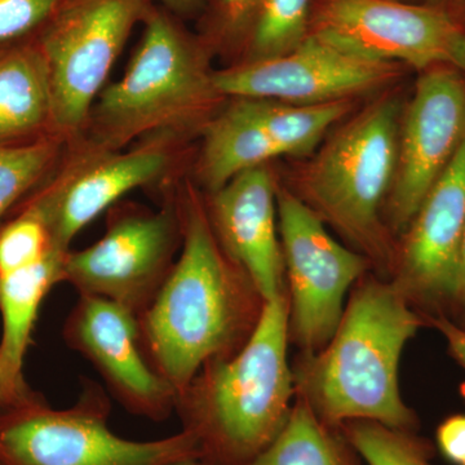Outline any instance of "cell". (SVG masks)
<instances>
[{"label": "cell", "instance_id": "9a60e30c", "mask_svg": "<svg viewBox=\"0 0 465 465\" xmlns=\"http://www.w3.org/2000/svg\"><path fill=\"white\" fill-rule=\"evenodd\" d=\"M63 336L67 347L94 367L128 412L153 421L173 414L176 391L146 360L133 312L108 299L79 295Z\"/></svg>", "mask_w": 465, "mask_h": 465}, {"label": "cell", "instance_id": "f1b7e54d", "mask_svg": "<svg viewBox=\"0 0 465 465\" xmlns=\"http://www.w3.org/2000/svg\"><path fill=\"white\" fill-rule=\"evenodd\" d=\"M450 308L454 309L458 318L454 322L465 330V234L459 252L457 277Z\"/></svg>", "mask_w": 465, "mask_h": 465}, {"label": "cell", "instance_id": "d6986e66", "mask_svg": "<svg viewBox=\"0 0 465 465\" xmlns=\"http://www.w3.org/2000/svg\"><path fill=\"white\" fill-rule=\"evenodd\" d=\"M45 136H54L52 88L38 42L34 38L0 48V145Z\"/></svg>", "mask_w": 465, "mask_h": 465}, {"label": "cell", "instance_id": "4fadbf2b", "mask_svg": "<svg viewBox=\"0 0 465 465\" xmlns=\"http://www.w3.org/2000/svg\"><path fill=\"white\" fill-rule=\"evenodd\" d=\"M397 73V64L348 54L311 33L281 56L243 61L213 73V82L224 97L318 105L375 90Z\"/></svg>", "mask_w": 465, "mask_h": 465}, {"label": "cell", "instance_id": "ffe728a7", "mask_svg": "<svg viewBox=\"0 0 465 465\" xmlns=\"http://www.w3.org/2000/svg\"><path fill=\"white\" fill-rule=\"evenodd\" d=\"M243 465H362L338 428L324 424L304 400L296 399L273 442Z\"/></svg>", "mask_w": 465, "mask_h": 465}, {"label": "cell", "instance_id": "603a6c76", "mask_svg": "<svg viewBox=\"0 0 465 465\" xmlns=\"http://www.w3.org/2000/svg\"><path fill=\"white\" fill-rule=\"evenodd\" d=\"M341 432L367 465H433V446L415 430L370 420L341 425Z\"/></svg>", "mask_w": 465, "mask_h": 465}, {"label": "cell", "instance_id": "cb8c5ba5", "mask_svg": "<svg viewBox=\"0 0 465 465\" xmlns=\"http://www.w3.org/2000/svg\"><path fill=\"white\" fill-rule=\"evenodd\" d=\"M52 249L56 247L45 216L27 202L16 219L0 229V277L38 264Z\"/></svg>", "mask_w": 465, "mask_h": 465}, {"label": "cell", "instance_id": "484cf974", "mask_svg": "<svg viewBox=\"0 0 465 465\" xmlns=\"http://www.w3.org/2000/svg\"><path fill=\"white\" fill-rule=\"evenodd\" d=\"M436 445L443 458L454 465H465V415L449 416L436 430Z\"/></svg>", "mask_w": 465, "mask_h": 465}, {"label": "cell", "instance_id": "8992f818", "mask_svg": "<svg viewBox=\"0 0 465 465\" xmlns=\"http://www.w3.org/2000/svg\"><path fill=\"white\" fill-rule=\"evenodd\" d=\"M110 411L108 394L87 379L69 409H52L35 391L0 406V465H167L200 459L191 433L125 440L109 430Z\"/></svg>", "mask_w": 465, "mask_h": 465}, {"label": "cell", "instance_id": "d6a6232c", "mask_svg": "<svg viewBox=\"0 0 465 465\" xmlns=\"http://www.w3.org/2000/svg\"><path fill=\"white\" fill-rule=\"evenodd\" d=\"M406 2H412V3H414V0H406Z\"/></svg>", "mask_w": 465, "mask_h": 465}, {"label": "cell", "instance_id": "52a82bcc", "mask_svg": "<svg viewBox=\"0 0 465 465\" xmlns=\"http://www.w3.org/2000/svg\"><path fill=\"white\" fill-rule=\"evenodd\" d=\"M143 0H64L36 36L50 72L52 131L72 143L84 134L110 72L143 23Z\"/></svg>", "mask_w": 465, "mask_h": 465}, {"label": "cell", "instance_id": "7a4b0ae2", "mask_svg": "<svg viewBox=\"0 0 465 465\" xmlns=\"http://www.w3.org/2000/svg\"><path fill=\"white\" fill-rule=\"evenodd\" d=\"M423 323L391 281H361L329 344L296 363L298 397L338 430L348 421L370 420L416 430L418 418L401 397L399 366Z\"/></svg>", "mask_w": 465, "mask_h": 465}, {"label": "cell", "instance_id": "44dd1931", "mask_svg": "<svg viewBox=\"0 0 465 465\" xmlns=\"http://www.w3.org/2000/svg\"><path fill=\"white\" fill-rule=\"evenodd\" d=\"M312 0H258L251 17L247 58L281 56L311 34Z\"/></svg>", "mask_w": 465, "mask_h": 465}, {"label": "cell", "instance_id": "4dcf8cb0", "mask_svg": "<svg viewBox=\"0 0 465 465\" xmlns=\"http://www.w3.org/2000/svg\"><path fill=\"white\" fill-rule=\"evenodd\" d=\"M12 399L9 396L7 387H5V379H3L2 366H0V406L12 405Z\"/></svg>", "mask_w": 465, "mask_h": 465}, {"label": "cell", "instance_id": "8fae6325", "mask_svg": "<svg viewBox=\"0 0 465 465\" xmlns=\"http://www.w3.org/2000/svg\"><path fill=\"white\" fill-rule=\"evenodd\" d=\"M278 229L290 287V333L307 354L331 341L349 289L369 260L333 240L323 220L298 195L278 191Z\"/></svg>", "mask_w": 465, "mask_h": 465}, {"label": "cell", "instance_id": "277c9868", "mask_svg": "<svg viewBox=\"0 0 465 465\" xmlns=\"http://www.w3.org/2000/svg\"><path fill=\"white\" fill-rule=\"evenodd\" d=\"M143 33L124 75L92 106L85 142L124 150L157 134L188 140L203 133L226 99L217 91L206 47L170 11L150 5Z\"/></svg>", "mask_w": 465, "mask_h": 465}, {"label": "cell", "instance_id": "9c48e42d", "mask_svg": "<svg viewBox=\"0 0 465 465\" xmlns=\"http://www.w3.org/2000/svg\"><path fill=\"white\" fill-rule=\"evenodd\" d=\"M185 143L173 134H157L124 150L94 148L84 137L67 143L56 173L29 201L45 216L54 246L72 250L75 235L128 193L168 185Z\"/></svg>", "mask_w": 465, "mask_h": 465}, {"label": "cell", "instance_id": "30bf717a", "mask_svg": "<svg viewBox=\"0 0 465 465\" xmlns=\"http://www.w3.org/2000/svg\"><path fill=\"white\" fill-rule=\"evenodd\" d=\"M311 33L367 60L465 70V27L448 9L406 0H322Z\"/></svg>", "mask_w": 465, "mask_h": 465}, {"label": "cell", "instance_id": "7c38bea8", "mask_svg": "<svg viewBox=\"0 0 465 465\" xmlns=\"http://www.w3.org/2000/svg\"><path fill=\"white\" fill-rule=\"evenodd\" d=\"M351 109L349 100L318 105L235 97L208 122L202 136L198 179L210 193L244 171L281 155L312 152Z\"/></svg>", "mask_w": 465, "mask_h": 465}, {"label": "cell", "instance_id": "ba28073f", "mask_svg": "<svg viewBox=\"0 0 465 465\" xmlns=\"http://www.w3.org/2000/svg\"><path fill=\"white\" fill-rule=\"evenodd\" d=\"M182 243L174 191L155 211L116 203L101 240L84 250L67 251L63 282L79 295L108 299L139 317L166 281Z\"/></svg>", "mask_w": 465, "mask_h": 465}, {"label": "cell", "instance_id": "6da1fadb", "mask_svg": "<svg viewBox=\"0 0 465 465\" xmlns=\"http://www.w3.org/2000/svg\"><path fill=\"white\" fill-rule=\"evenodd\" d=\"M174 198L182 249L137 320L146 360L177 396L202 367L241 351L258 326L265 300L226 252L195 186L174 183Z\"/></svg>", "mask_w": 465, "mask_h": 465}, {"label": "cell", "instance_id": "e0dca14e", "mask_svg": "<svg viewBox=\"0 0 465 465\" xmlns=\"http://www.w3.org/2000/svg\"><path fill=\"white\" fill-rule=\"evenodd\" d=\"M277 194L271 171L259 166L210 193L206 203L226 252L249 274L265 302L287 293Z\"/></svg>", "mask_w": 465, "mask_h": 465}, {"label": "cell", "instance_id": "f546056e", "mask_svg": "<svg viewBox=\"0 0 465 465\" xmlns=\"http://www.w3.org/2000/svg\"><path fill=\"white\" fill-rule=\"evenodd\" d=\"M149 5H159L166 8L171 14H188L201 5L202 0H143Z\"/></svg>", "mask_w": 465, "mask_h": 465}, {"label": "cell", "instance_id": "5b68a950", "mask_svg": "<svg viewBox=\"0 0 465 465\" xmlns=\"http://www.w3.org/2000/svg\"><path fill=\"white\" fill-rule=\"evenodd\" d=\"M399 105L379 101L341 128L300 180V200L391 273L396 255L381 220L399 162Z\"/></svg>", "mask_w": 465, "mask_h": 465}, {"label": "cell", "instance_id": "3957f363", "mask_svg": "<svg viewBox=\"0 0 465 465\" xmlns=\"http://www.w3.org/2000/svg\"><path fill=\"white\" fill-rule=\"evenodd\" d=\"M289 295L268 300L249 341L202 367L177 394L183 430L207 465H243L262 454L289 420L295 379L287 360Z\"/></svg>", "mask_w": 465, "mask_h": 465}, {"label": "cell", "instance_id": "d4e9b609", "mask_svg": "<svg viewBox=\"0 0 465 465\" xmlns=\"http://www.w3.org/2000/svg\"><path fill=\"white\" fill-rule=\"evenodd\" d=\"M64 0H0V48L36 38Z\"/></svg>", "mask_w": 465, "mask_h": 465}, {"label": "cell", "instance_id": "ac0fdd59", "mask_svg": "<svg viewBox=\"0 0 465 465\" xmlns=\"http://www.w3.org/2000/svg\"><path fill=\"white\" fill-rule=\"evenodd\" d=\"M66 252L52 249L38 264L0 277V313L3 318L0 366L14 402L12 405L34 394L24 379V358L32 342L34 324L43 300L52 287L63 282Z\"/></svg>", "mask_w": 465, "mask_h": 465}, {"label": "cell", "instance_id": "83f0119b", "mask_svg": "<svg viewBox=\"0 0 465 465\" xmlns=\"http://www.w3.org/2000/svg\"><path fill=\"white\" fill-rule=\"evenodd\" d=\"M223 23L232 32H240L250 25L258 0H216Z\"/></svg>", "mask_w": 465, "mask_h": 465}, {"label": "cell", "instance_id": "5bb4252c", "mask_svg": "<svg viewBox=\"0 0 465 465\" xmlns=\"http://www.w3.org/2000/svg\"><path fill=\"white\" fill-rule=\"evenodd\" d=\"M400 128L399 162L388 213L405 232L465 139V82L458 69H428Z\"/></svg>", "mask_w": 465, "mask_h": 465}, {"label": "cell", "instance_id": "7402d4cb", "mask_svg": "<svg viewBox=\"0 0 465 465\" xmlns=\"http://www.w3.org/2000/svg\"><path fill=\"white\" fill-rule=\"evenodd\" d=\"M67 143L60 137L45 136L32 143L0 145V220L47 174L54 173Z\"/></svg>", "mask_w": 465, "mask_h": 465}, {"label": "cell", "instance_id": "4316f807", "mask_svg": "<svg viewBox=\"0 0 465 465\" xmlns=\"http://www.w3.org/2000/svg\"><path fill=\"white\" fill-rule=\"evenodd\" d=\"M423 318L443 336L450 356L465 370V330L443 313L423 314Z\"/></svg>", "mask_w": 465, "mask_h": 465}, {"label": "cell", "instance_id": "1f68e13d", "mask_svg": "<svg viewBox=\"0 0 465 465\" xmlns=\"http://www.w3.org/2000/svg\"><path fill=\"white\" fill-rule=\"evenodd\" d=\"M167 465H207L197 458L183 459V460L173 461V463Z\"/></svg>", "mask_w": 465, "mask_h": 465}, {"label": "cell", "instance_id": "2e32d148", "mask_svg": "<svg viewBox=\"0 0 465 465\" xmlns=\"http://www.w3.org/2000/svg\"><path fill=\"white\" fill-rule=\"evenodd\" d=\"M465 234V139L405 231L391 282L412 307H450Z\"/></svg>", "mask_w": 465, "mask_h": 465}]
</instances>
